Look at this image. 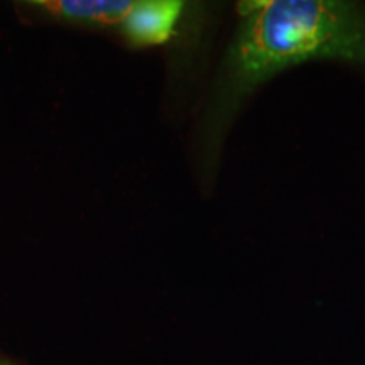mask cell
<instances>
[{
  "instance_id": "obj_3",
  "label": "cell",
  "mask_w": 365,
  "mask_h": 365,
  "mask_svg": "<svg viewBox=\"0 0 365 365\" xmlns=\"http://www.w3.org/2000/svg\"><path fill=\"white\" fill-rule=\"evenodd\" d=\"M31 9L43 12L48 19L85 27H112L120 24L132 7L130 0H36Z\"/></svg>"
},
{
  "instance_id": "obj_4",
  "label": "cell",
  "mask_w": 365,
  "mask_h": 365,
  "mask_svg": "<svg viewBox=\"0 0 365 365\" xmlns=\"http://www.w3.org/2000/svg\"><path fill=\"white\" fill-rule=\"evenodd\" d=\"M0 365H22V364L17 362V360L11 359V357H7L6 354L0 352Z\"/></svg>"
},
{
  "instance_id": "obj_1",
  "label": "cell",
  "mask_w": 365,
  "mask_h": 365,
  "mask_svg": "<svg viewBox=\"0 0 365 365\" xmlns=\"http://www.w3.org/2000/svg\"><path fill=\"white\" fill-rule=\"evenodd\" d=\"M210 90L200 156L215 164L245 100L264 81L307 61H345L365 70V4L352 0H245Z\"/></svg>"
},
{
  "instance_id": "obj_2",
  "label": "cell",
  "mask_w": 365,
  "mask_h": 365,
  "mask_svg": "<svg viewBox=\"0 0 365 365\" xmlns=\"http://www.w3.org/2000/svg\"><path fill=\"white\" fill-rule=\"evenodd\" d=\"M186 4L180 0H139L118 24L122 38L132 48H156L178 34Z\"/></svg>"
}]
</instances>
